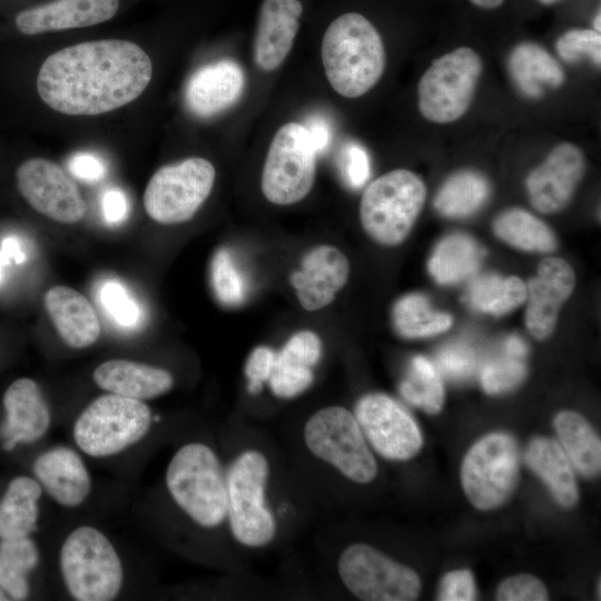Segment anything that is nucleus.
Listing matches in <instances>:
<instances>
[{
  "label": "nucleus",
  "mask_w": 601,
  "mask_h": 601,
  "mask_svg": "<svg viewBox=\"0 0 601 601\" xmlns=\"http://www.w3.org/2000/svg\"><path fill=\"white\" fill-rule=\"evenodd\" d=\"M317 154L308 128L289 121L273 136L264 160L260 189L274 205L289 206L303 200L314 187Z\"/></svg>",
  "instance_id": "obj_6"
},
{
  "label": "nucleus",
  "mask_w": 601,
  "mask_h": 601,
  "mask_svg": "<svg viewBox=\"0 0 601 601\" xmlns=\"http://www.w3.org/2000/svg\"><path fill=\"white\" fill-rule=\"evenodd\" d=\"M45 307L63 342L73 348L92 345L101 325L90 302L68 286H53L45 295Z\"/></svg>",
  "instance_id": "obj_25"
},
{
  "label": "nucleus",
  "mask_w": 601,
  "mask_h": 601,
  "mask_svg": "<svg viewBox=\"0 0 601 601\" xmlns=\"http://www.w3.org/2000/svg\"><path fill=\"white\" fill-rule=\"evenodd\" d=\"M166 484L177 505L197 524L214 528L227 516L226 474L207 445L180 447L167 467Z\"/></svg>",
  "instance_id": "obj_3"
},
{
  "label": "nucleus",
  "mask_w": 601,
  "mask_h": 601,
  "mask_svg": "<svg viewBox=\"0 0 601 601\" xmlns=\"http://www.w3.org/2000/svg\"><path fill=\"white\" fill-rule=\"evenodd\" d=\"M26 256L22 252L19 242L14 237H8L2 242V248L0 250V282L3 277V267L9 260H14L20 264L24 260Z\"/></svg>",
  "instance_id": "obj_49"
},
{
  "label": "nucleus",
  "mask_w": 601,
  "mask_h": 601,
  "mask_svg": "<svg viewBox=\"0 0 601 601\" xmlns=\"http://www.w3.org/2000/svg\"><path fill=\"white\" fill-rule=\"evenodd\" d=\"M584 171L581 149L570 142L558 145L526 178L532 206L543 214L560 211L571 200Z\"/></svg>",
  "instance_id": "obj_17"
},
{
  "label": "nucleus",
  "mask_w": 601,
  "mask_h": 601,
  "mask_svg": "<svg viewBox=\"0 0 601 601\" xmlns=\"http://www.w3.org/2000/svg\"><path fill=\"white\" fill-rule=\"evenodd\" d=\"M0 600H6V597H4V594H3L2 590H1V587H0Z\"/></svg>",
  "instance_id": "obj_54"
},
{
  "label": "nucleus",
  "mask_w": 601,
  "mask_h": 601,
  "mask_svg": "<svg viewBox=\"0 0 601 601\" xmlns=\"http://www.w3.org/2000/svg\"><path fill=\"white\" fill-rule=\"evenodd\" d=\"M574 285V272L564 259L546 257L540 263L526 288L525 325L532 336L542 341L553 333L559 311Z\"/></svg>",
  "instance_id": "obj_18"
},
{
  "label": "nucleus",
  "mask_w": 601,
  "mask_h": 601,
  "mask_svg": "<svg viewBox=\"0 0 601 601\" xmlns=\"http://www.w3.org/2000/svg\"><path fill=\"white\" fill-rule=\"evenodd\" d=\"M452 322L451 315L435 311L428 299L417 293L401 297L392 309L393 326L405 338H422L445 332Z\"/></svg>",
  "instance_id": "obj_35"
},
{
  "label": "nucleus",
  "mask_w": 601,
  "mask_h": 601,
  "mask_svg": "<svg viewBox=\"0 0 601 601\" xmlns=\"http://www.w3.org/2000/svg\"><path fill=\"white\" fill-rule=\"evenodd\" d=\"M151 77L152 62L138 45L95 40L50 55L40 67L37 90L60 114L95 116L137 99Z\"/></svg>",
  "instance_id": "obj_1"
},
{
  "label": "nucleus",
  "mask_w": 601,
  "mask_h": 601,
  "mask_svg": "<svg viewBox=\"0 0 601 601\" xmlns=\"http://www.w3.org/2000/svg\"><path fill=\"white\" fill-rule=\"evenodd\" d=\"M119 0H55L19 12L16 27L23 35L77 29L111 19Z\"/></svg>",
  "instance_id": "obj_21"
},
{
  "label": "nucleus",
  "mask_w": 601,
  "mask_h": 601,
  "mask_svg": "<svg viewBox=\"0 0 601 601\" xmlns=\"http://www.w3.org/2000/svg\"><path fill=\"white\" fill-rule=\"evenodd\" d=\"M92 377L105 391L141 401L160 396L174 385V377L167 370L127 359L101 363Z\"/></svg>",
  "instance_id": "obj_26"
},
{
  "label": "nucleus",
  "mask_w": 601,
  "mask_h": 601,
  "mask_svg": "<svg viewBox=\"0 0 601 601\" xmlns=\"http://www.w3.org/2000/svg\"><path fill=\"white\" fill-rule=\"evenodd\" d=\"M209 273L211 289L223 305L236 306L245 299L244 277L226 248L214 254Z\"/></svg>",
  "instance_id": "obj_38"
},
{
  "label": "nucleus",
  "mask_w": 601,
  "mask_h": 601,
  "mask_svg": "<svg viewBox=\"0 0 601 601\" xmlns=\"http://www.w3.org/2000/svg\"><path fill=\"white\" fill-rule=\"evenodd\" d=\"M484 254L482 246L472 237L452 234L435 247L428 260V272L439 284H456L477 270Z\"/></svg>",
  "instance_id": "obj_30"
},
{
  "label": "nucleus",
  "mask_w": 601,
  "mask_h": 601,
  "mask_svg": "<svg viewBox=\"0 0 601 601\" xmlns=\"http://www.w3.org/2000/svg\"><path fill=\"white\" fill-rule=\"evenodd\" d=\"M33 471L47 493L67 508L80 505L91 490L82 460L69 447L58 446L41 454L33 464Z\"/></svg>",
  "instance_id": "obj_24"
},
{
  "label": "nucleus",
  "mask_w": 601,
  "mask_h": 601,
  "mask_svg": "<svg viewBox=\"0 0 601 601\" xmlns=\"http://www.w3.org/2000/svg\"><path fill=\"white\" fill-rule=\"evenodd\" d=\"M348 277L346 255L336 246L322 244L303 255L289 280L299 305L305 311L316 312L333 303Z\"/></svg>",
  "instance_id": "obj_16"
},
{
  "label": "nucleus",
  "mask_w": 601,
  "mask_h": 601,
  "mask_svg": "<svg viewBox=\"0 0 601 601\" xmlns=\"http://www.w3.org/2000/svg\"><path fill=\"white\" fill-rule=\"evenodd\" d=\"M299 0H263L256 23L253 58L264 72L278 69L288 57L299 30Z\"/></svg>",
  "instance_id": "obj_19"
},
{
  "label": "nucleus",
  "mask_w": 601,
  "mask_h": 601,
  "mask_svg": "<svg viewBox=\"0 0 601 601\" xmlns=\"http://www.w3.org/2000/svg\"><path fill=\"white\" fill-rule=\"evenodd\" d=\"M524 461L561 506L571 508L577 504L579 490L574 469L555 440L542 436L532 439L525 450Z\"/></svg>",
  "instance_id": "obj_27"
},
{
  "label": "nucleus",
  "mask_w": 601,
  "mask_h": 601,
  "mask_svg": "<svg viewBox=\"0 0 601 601\" xmlns=\"http://www.w3.org/2000/svg\"><path fill=\"white\" fill-rule=\"evenodd\" d=\"M437 364L447 377L463 381L474 374L477 366V356L471 346L463 343H453L439 351Z\"/></svg>",
  "instance_id": "obj_42"
},
{
  "label": "nucleus",
  "mask_w": 601,
  "mask_h": 601,
  "mask_svg": "<svg viewBox=\"0 0 601 601\" xmlns=\"http://www.w3.org/2000/svg\"><path fill=\"white\" fill-rule=\"evenodd\" d=\"M499 601H545L549 593L543 582L531 574H518L502 581L496 590Z\"/></svg>",
  "instance_id": "obj_43"
},
{
  "label": "nucleus",
  "mask_w": 601,
  "mask_h": 601,
  "mask_svg": "<svg viewBox=\"0 0 601 601\" xmlns=\"http://www.w3.org/2000/svg\"><path fill=\"white\" fill-rule=\"evenodd\" d=\"M267 477V460L256 450L242 453L226 475L230 530L239 543L249 548L264 546L275 535V520L265 503Z\"/></svg>",
  "instance_id": "obj_9"
},
{
  "label": "nucleus",
  "mask_w": 601,
  "mask_h": 601,
  "mask_svg": "<svg viewBox=\"0 0 601 601\" xmlns=\"http://www.w3.org/2000/svg\"><path fill=\"white\" fill-rule=\"evenodd\" d=\"M593 24H594V30H595L597 32H600V13L597 14Z\"/></svg>",
  "instance_id": "obj_52"
},
{
  "label": "nucleus",
  "mask_w": 601,
  "mask_h": 601,
  "mask_svg": "<svg viewBox=\"0 0 601 601\" xmlns=\"http://www.w3.org/2000/svg\"><path fill=\"white\" fill-rule=\"evenodd\" d=\"M344 174L353 187H359L366 181L370 175V162L362 147L352 145L346 149Z\"/></svg>",
  "instance_id": "obj_47"
},
{
  "label": "nucleus",
  "mask_w": 601,
  "mask_h": 601,
  "mask_svg": "<svg viewBox=\"0 0 601 601\" xmlns=\"http://www.w3.org/2000/svg\"><path fill=\"white\" fill-rule=\"evenodd\" d=\"M150 423L151 412L141 400L109 393L81 412L73 426V439L83 453L109 456L140 441Z\"/></svg>",
  "instance_id": "obj_7"
},
{
  "label": "nucleus",
  "mask_w": 601,
  "mask_h": 601,
  "mask_svg": "<svg viewBox=\"0 0 601 601\" xmlns=\"http://www.w3.org/2000/svg\"><path fill=\"white\" fill-rule=\"evenodd\" d=\"M553 426L574 471L587 479L597 477L601 471V442L590 423L577 412L562 411Z\"/></svg>",
  "instance_id": "obj_28"
},
{
  "label": "nucleus",
  "mask_w": 601,
  "mask_h": 601,
  "mask_svg": "<svg viewBox=\"0 0 601 601\" xmlns=\"http://www.w3.org/2000/svg\"><path fill=\"white\" fill-rule=\"evenodd\" d=\"M354 415L365 439L387 460H410L423 445V437L415 420L386 394L364 395L356 403Z\"/></svg>",
  "instance_id": "obj_14"
},
{
  "label": "nucleus",
  "mask_w": 601,
  "mask_h": 601,
  "mask_svg": "<svg viewBox=\"0 0 601 601\" xmlns=\"http://www.w3.org/2000/svg\"><path fill=\"white\" fill-rule=\"evenodd\" d=\"M526 375L524 358L503 348V353L485 362L481 368V384L491 395L516 387Z\"/></svg>",
  "instance_id": "obj_39"
},
{
  "label": "nucleus",
  "mask_w": 601,
  "mask_h": 601,
  "mask_svg": "<svg viewBox=\"0 0 601 601\" xmlns=\"http://www.w3.org/2000/svg\"><path fill=\"white\" fill-rule=\"evenodd\" d=\"M519 477V449L512 435L487 434L474 443L461 465V483L469 501L479 510L502 505Z\"/></svg>",
  "instance_id": "obj_12"
},
{
  "label": "nucleus",
  "mask_w": 601,
  "mask_h": 601,
  "mask_svg": "<svg viewBox=\"0 0 601 601\" xmlns=\"http://www.w3.org/2000/svg\"><path fill=\"white\" fill-rule=\"evenodd\" d=\"M400 392L408 403L430 414L440 412L444 403L440 373L430 359L421 355L412 358Z\"/></svg>",
  "instance_id": "obj_37"
},
{
  "label": "nucleus",
  "mask_w": 601,
  "mask_h": 601,
  "mask_svg": "<svg viewBox=\"0 0 601 601\" xmlns=\"http://www.w3.org/2000/svg\"><path fill=\"white\" fill-rule=\"evenodd\" d=\"M246 77L239 63L221 59L198 68L187 80L184 99L198 118H211L233 107L242 97Z\"/></svg>",
  "instance_id": "obj_20"
},
{
  "label": "nucleus",
  "mask_w": 601,
  "mask_h": 601,
  "mask_svg": "<svg viewBox=\"0 0 601 601\" xmlns=\"http://www.w3.org/2000/svg\"><path fill=\"white\" fill-rule=\"evenodd\" d=\"M474 6L482 9H495L500 7L504 0H470Z\"/></svg>",
  "instance_id": "obj_51"
},
{
  "label": "nucleus",
  "mask_w": 601,
  "mask_h": 601,
  "mask_svg": "<svg viewBox=\"0 0 601 601\" xmlns=\"http://www.w3.org/2000/svg\"><path fill=\"white\" fill-rule=\"evenodd\" d=\"M556 50L559 56L568 62H575L587 56L599 66L601 61L600 32L590 29L569 30L558 39Z\"/></svg>",
  "instance_id": "obj_41"
},
{
  "label": "nucleus",
  "mask_w": 601,
  "mask_h": 601,
  "mask_svg": "<svg viewBox=\"0 0 601 601\" xmlns=\"http://www.w3.org/2000/svg\"><path fill=\"white\" fill-rule=\"evenodd\" d=\"M39 561V552L27 536L2 539L0 543V587L16 600L29 593L27 575Z\"/></svg>",
  "instance_id": "obj_36"
},
{
  "label": "nucleus",
  "mask_w": 601,
  "mask_h": 601,
  "mask_svg": "<svg viewBox=\"0 0 601 601\" xmlns=\"http://www.w3.org/2000/svg\"><path fill=\"white\" fill-rule=\"evenodd\" d=\"M493 230L501 240L525 252L550 253L556 247L552 230L541 219L521 208H511L500 214Z\"/></svg>",
  "instance_id": "obj_34"
},
{
  "label": "nucleus",
  "mask_w": 601,
  "mask_h": 601,
  "mask_svg": "<svg viewBox=\"0 0 601 601\" xmlns=\"http://www.w3.org/2000/svg\"><path fill=\"white\" fill-rule=\"evenodd\" d=\"M482 73L480 56L461 47L435 59L417 86L418 109L435 124H449L469 109Z\"/></svg>",
  "instance_id": "obj_11"
},
{
  "label": "nucleus",
  "mask_w": 601,
  "mask_h": 601,
  "mask_svg": "<svg viewBox=\"0 0 601 601\" xmlns=\"http://www.w3.org/2000/svg\"><path fill=\"white\" fill-rule=\"evenodd\" d=\"M425 198V184L416 174L391 170L365 188L359 203L362 227L377 244L396 246L410 234Z\"/></svg>",
  "instance_id": "obj_4"
},
{
  "label": "nucleus",
  "mask_w": 601,
  "mask_h": 601,
  "mask_svg": "<svg viewBox=\"0 0 601 601\" xmlns=\"http://www.w3.org/2000/svg\"><path fill=\"white\" fill-rule=\"evenodd\" d=\"M525 299L526 286L516 276L483 274L469 284L466 292V300L474 309L495 316L513 311Z\"/></svg>",
  "instance_id": "obj_33"
},
{
  "label": "nucleus",
  "mask_w": 601,
  "mask_h": 601,
  "mask_svg": "<svg viewBox=\"0 0 601 601\" xmlns=\"http://www.w3.org/2000/svg\"><path fill=\"white\" fill-rule=\"evenodd\" d=\"M16 178L20 194L38 213L62 224L83 218L86 204L79 188L56 162L27 159L18 167Z\"/></svg>",
  "instance_id": "obj_15"
},
{
  "label": "nucleus",
  "mask_w": 601,
  "mask_h": 601,
  "mask_svg": "<svg viewBox=\"0 0 601 601\" xmlns=\"http://www.w3.org/2000/svg\"><path fill=\"white\" fill-rule=\"evenodd\" d=\"M60 569L67 590L79 601H109L122 584V565L111 542L99 530H73L60 550Z\"/></svg>",
  "instance_id": "obj_5"
},
{
  "label": "nucleus",
  "mask_w": 601,
  "mask_h": 601,
  "mask_svg": "<svg viewBox=\"0 0 601 601\" xmlns=\"http://www.w3.org/2000/svg\"><path fill=\"white\" fill-rule=\"evenodd\" d=\"M321 58L329 86L348 99L368 92L386 65L380 32L357 12L343 13L329 23L322 39Z\"/></svg>",
  "instance_id": "obj_2"
},
{
  "label": "nucleus",
  "mask_w": 601,
  "mask_h": 601,
  "mask_svg": "<svg viewBox=\"0 0 601 601\" xmlns=\"http://www.w3.org/2000/svg\"><path fill=\"white\" fill-rule=\"evenodd\" d=\"M516 87L530 98H539L546 88H558L564 81L559 62L542 47L532 42L516 46L508 60Z\"/></svg>",
  "instance_id": "obj_29"
},
{
  "label": "nucleus",
  "mask_w": 601,
  "mask_h": 601,
  "mask_svg": "<svg viewBox=\"0 0 601 601\" xmlns=\"http://www.w3.org/2000/svg\"><path fill=\"white\" fill-rule=\"evenodd\" d=\"M40 484L28 476L13 479L0 501V538L27 536L37 524Z\"/></svg>",
  "instance_id": "obj_31"
},
{
  "label": "nucleus",
  "mask_w": 601,
  "mask_h": 601,
  "mask_svg": "<svg viewBox=\"0 0 601 601\" xmlns=\"http://www.w3.org/2000/svg\"><path fill=\"white\" fill-rule=\"evenodd\" d=\"M101 210L104 219L108 224L116 225L124 221L129 211L126 194L117 187L107 189L101 198Z\"/></svg>",
  "instance_id": "obj_48"
},
{
  "label": "nucleus",
  "mask_w": 601,
  "mask_h": 601,
  "mask_svg": "<svg viewBox=\"0 0 601 601\" xmlns=\"http://www.w3.org/2000/svg\"><path fill=\"white\" fill-rule=\"evenodd\" d=\"M99 298L102 308L112 321L124 327H136L141 317L138 303L118 280L109 279L101 284Z\"/></svg>",
  "instance_id": "obj_40"
},
{
  "label": "nucleus",
  "mask_w": 601,
  "mask_h": 601,
  "mask_svg": "<svg viewBox=\"0 0 601 601\" xmlns=\"http://www.w3.org/2000/svg\"><path fill=\"white\" fill-rule=\"evenodd\" d=\"M490 193V184L483 175L474 170H460L442 185L434 198V207L446 217H465L479 210Z\"/></svg>",
  "instance_id": "obj_32"
},
{
  "label": "nucleus",
  "mask_w": 601,
  "mask_h": 601,
  "mask_svg": "<svg viewBox=\"0 0 601 601\" xmlns=\"http://www.w3.org/2000/svg\"><path fill=\"white\" fill-rule=\"evenodd\" d=\"M538 1H540L541 3H544V4H551V3H554L558 0H538Z\"/></svg>",
  "instance_id": "obj_53"
},
{
  "label": "nucleus",
  "mask_w": 601,
  "mask_h": 601,
  "mask_svg": "<svg viewBox=\"0 0 601 601\" xmlns=\"http://www.w3.org/2000/svg\"><path fill=\"white\" fill-rule=\"evenodd\" d=\"M317 333L302 329L294 333L275 354L269 387L278 397L292 398L305 392L314 381V367L322 356Z\"/></svg>",
  "instance_id": "obj_22"
},
{
  "label": "nucleus",
  "mask_w": 601,
  "mask_h": 601,
  "mask_svg": "<svg viewBox=\"0 0 601 601\" xmlns=\"http://www.w3.org/2000/svg\"><path fill=\"white\" fill-rule=\"evenodd\" d=\"M476 588L474 578L469 570L447 572L440 582L437 600L471 601L475 600Z\"/></svg>",
  "instance_id": "obj_44"
},
{
  "label": "nucleus",
  "mask_w": 601,
  "mask_h": 601,
  "mask_svg": "<svg viewBox=\"0 0 601 601\" xmlns=\"http://www.w3.org/2000/svg\"><path fill=\"white\" fill-rule=\"evenodd\" d=\"M337 569L344 585L361 600L412 601L421 592V580L413 569L364 543L347 546Z\"/></svg>",
  "instance_id": "obj_13"
},
{
  "label": "nucleus",
  "mask_w": 601,
  "mask_h": 601,
  "mask_svg": "<svg viewBox=\"0 0 601 601\" xmlns=\"http://www.w3.org/2000/svg\"><path fill=\"white\" fill-rule=\"evenodd\" d=\"M7 420L2 426L6 437L3 447L12 450L18 443L39 440L49 428L51 415L49 406L31 378L14 381L3 395Z\"/></svg>",
  "instance_id": "obj_23"
},
{
  "label": "nucleus",
  "mask_w": 601,
  "mask_h": 601,
  "mask_svg": "<svg viewBox=\"0 0 601 601\" xmlns=\"http://www.w3.org/2000/svg\"><path fill=\"white\" fill-rule=\"evenodd\" d=\"M68 168L73 177L88 184L97 183L106 175L102 159L87 151L72 155L68 160Z\"/></svg>",
  "instance_id": "obj_46"
},
{
  "label": "nucleus",
  "mask_w": 601,
  "mask_h": 601,
  "mask_svg": "<svg viewBox=\"0 0 601 601\" xmlns=\"http://www.w3.org/2000/svg\"><path fill=\"white\" fill-rule=\"evenodd\" d=\"M308 450L357 483L373 481L376 461L355 417L342 406H327L315 412L304 427Z\"/></svg>",
  "instance_id": "obj_8"
},
{
  "label": "nucleus",
  "mask_w": 601,
  "mask_h": 601,
  "mask_svg": "<svg viewBox=\"0 0 601 601\" xmlns=\"http://www.w3.org/2000/svg\"><path fill=\"white\" fill-rule=\"evenodd\" d=\"M503 348L506 352H509V353H511V354H513L515 356L522 357V358H524L526 356V353H528L526 344L518 335L509 336L504 342Z\"/></svg>",
  "instance_id": "obj_50"
},
{
  "label": "nucleus",
  "mask_w": 601,
  "mask_h": 601,
  "mask_svg": "<svg viewBox=\"0 0 601 601\" xmlns=\"http://www.w3.org/2000/svg\"><path fill=\"white\" fill-rule=\"evenodd\" d=\"M275 354L276 352L268 346H257L248 355L245 375L250 393L259 392L263 383L268 381L274 367Z\"/></svg>",
  "instance_id": "obj_45"
},
{
  "label": "nucleus",
  "mask_w": 601,
  "mask_h": 601,
  "mask_svg": "<svg viewBox=\"0 0 601 601\" xmlns=\"http://www.w3.org/2000/svg\"><path fill=\"white\" fill-rule=\"evenodd\" d=\"M216 179L214 165L203 157H189L160 167L144 193L148 216L161 225L191 219L209 197Z\"/></svg>",
  "instance_id": "obj_10"
}]
</instances>
